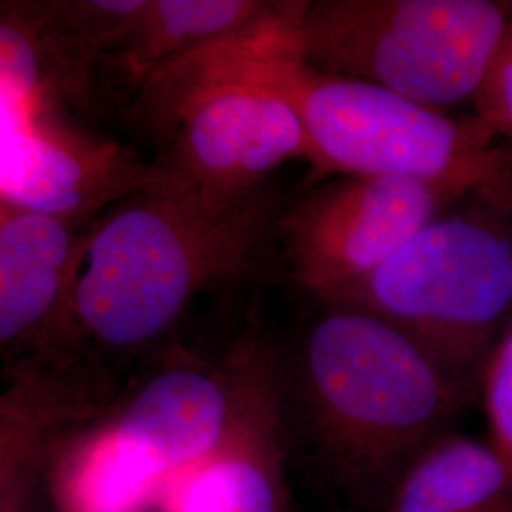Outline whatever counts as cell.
<instances>
[{
	"mask_svg": "<svg viewBox=\"0 0 512 512\" xmlns=\"http://www.w3.org/2000/svg\"><path fill=\"white\" fill-rule=\"evenodd\" d=\"M270 220L264 190L211 209L164 177L114 205L90 228L61 346L110 368L152 348L196 296L255 264Z\"/></svg>",
	"mask_w": 512,
	"mask_h": 512,
	"instance_id": "2",
	"label": "cell"
},
{
	"mask_svg": "<svg viewBox=\"0 0 512 512\" xmlns=\"http://www.w3.org/2000/svg\"><path fill=\"white\" fill-rule=\"evenodd\" d=\"M473 103L476 116L497 137L503 135L512 139V23L495 52L494 61Z\"/></svg>",
	"mask_w": 512,
	"mask_h": 512,
	"instance_id": "17",
	"label": "cell"
},
{
	"mask_svg": "<svg viewBox=\"0 0 512 512\" xmlns=\"http://www.w3.org/2000/svg\"><path fill=\"white\" fill-rule=\"evenodd\" d=\"M482 389L488 440L512 461V327L484 363Z\"/></svg>",
	"mask_w": 512,
	"mask_h": 512,
	"instance_id": "16",
	"label": "cell"
},
{
	"mask_svg": "<svg viewBox=\"0 0 512 512\" xmlns=\"http://www.w3.org/2000/svg\"><path fill=\"white\" fill-rule=\"evenodd\" d=\"M294 2L154 74L148 101L171 112L205 88L243 82L279 95L298 116L319 173L435 184L456 198H501L509 158L478 116L452 118L361 80L315 71L296 50Z\"/></svg>",
	"mask_w": 512,
	"mask_h": 512,
	"instance_id": "1",
	"label": "cell"
},
{
	"mask_svg": "<svg viewBox=\"0 0 512 512\" xmlns=\"http://www.w3.org/2000/svg\"><path fill=\"white\" fill-rule=\"evenodd\" d=\"M380 512H512V461L490 440L448 431L404 469Z\"/></svg>",
	"mask_w": 512,
	"mask_h": 512,
	"instance_id": "13",
	"label": "cell"
},
{
	"mask_svg": "<svg viewBox=\"0 0 512 512\" xmlns=\"http://www.w3.org/2000/svg\"><path fill=\"white\" fill-rule=\"evenodd\" d=\"M467 385L384 319L342 306L311 323L294 363L315 456L351 499L378 509L421 450L448 433Z\"/></svg>",
	"mask_w": 512,
	"mask_h": 512,
	"instance_id": "4",
	"label": "cell"
},
{
	"mask_svg": "<svg viewBox=\"0 0 512 512\" xmlns=\"http://www.w3.org/2000/svg\"><path fill=\"white\" fill-rule=\"evenodd\" d=\"M160 183L152 160L74 126L61 107L38 112L0 147V200L74 224H93Z\"/></svg>",
	"mask_w": 512,
	"mask_h": 512,
	"instance_id": "10",
	"label": "cell"
},
{
	"mask_svg": "<svg viewBox=\"0 0 512 512\" xmlns=\"http://www.w3.org/2000/svg\"><path fill=\"white\" fill-rule=\"evenodd\" d=\"M90 228L0 200V357L63 344Z\"/></svg>",
	"mask_w": 512,
	"mask_h": 512,
	"instance_id": "11",
	"label": "cell"
},
{
	"mask_svg": "<svg viewBox=\"0 0 512 512\" xmlns=\"http://www.w3.org/2000/svg\"><path fill=\"white\" fill-rule=\"evenodd\" d=\"M90 512H154L152 509H101V511Z\"/></svg>",
	"mask_w": 512,
	"mask_h": 512,
	"instance_id": "19",
	"label": "cell"
},
{
	"mask_svg": "<svg viewBox=\"0 0 512 512\" xmlns=\"http://www.w3.org/2000/svg\"><path fill=\"white\" fill-rule=\"evenodd\" d=\"M274 4L262 0H145L128 33L109 55L103 73L116 71L133 95L165 67L255 25Z\"/></svg>",
	"mask_w": 512,
	"mask_h": 512,
	"instance_id": "14",
	"label": "cell"
},
{
	"mask_svg": "<svg viewBox=\"0 0 512 512\" xmlns=\"http://www.w3.org/2000/svg\"><path fill=\"white\" fill-rule=\"evenodd\" d=\"M93 86L55 27L50 0H0V93L63 107L88 103Z\"/></svg>",
	"mask_w": 512,
	"mask_h": 512,
	"instance_id": "15",
	"label": "cell"
},
{
	"mask_svg": "<svg viewBox=\"0 0 512 512\" xmlns=\"http://www.w3.org/2000/svg\"><path fill=\"white\" fill-rule=\"evenodd\" d=\"M50 107H57V105L40 101V99H29V97L0 93V147L21 126H25L33 116H37L38 112L50 109Z\"/></svg>",
	"mask_w": 512,
	"mask_h": 512,
	"instance_id": "18",
	"label": "cell"
},
{
	"mask_svg": "<svg viewBox=\"0 0 512 512\" xmlns=\"http://www.w3.org/2000/svg\"><path fill=\"white\" fill-rule=\"evenodd\" d=\"M511 23L497 0H315L294 2L293 35L319 73L444 110L475 99Z\"/></svg>",
	"mask_w": 512,
	"mask_h": 512,
	"instance_id": "5",
	"label": "cell"
},
{
	"mask_svg": "<svg viewBox=\"0 0 512 512\" xmlns=\"http://www.w3.org/2000/svg\"><path fill=\"white\" fill-rule=\"evenodd\" d=\"M325 304L384 319L469 382L512 310V239L484 215H440Z\"/></svg>",
	"mask_w": 512,
	"mask_h": 512,
	"instance_id": "6",
	"label": "cell"
},
{
	"mask_svg": "<svg viewBox=\"0 0 512 512\" xmlns=\"http://www.w3.org/2000/svg\"><path fill=\"white\" fill-rule=\"evenodd\" d=\"M454 200L435 184L393 177L319 186L279 224L294 281L327 302L376 272Z\"/></svg>",
	"mask_w": 512,
	"mask_h": 512,
	"instance_id": "8",
	"label": "cell"
},
{
	"mask_svg": "<svg viewBox=\"0 0 512 512\" xmlns=\"http://www.w3.org/2000/svg\"><path fill=\"white\" fill-rule=\"evenodd\" d=\"M152 160L165 184L211 209H230L262 190L287 162L313 164L308 133L274 92L230 82L186 97L156 135Z\"/></svg>",
	"mask_w": 512,
	"mask_h": 512,
	"instance_id": "7",
	"label": "cell"
},
{
	"mask_svg": "<svg viewBox=\"0 0 512 512\" xmlns=\"http://www.w3.org/2000/svg\"><path fill=\"white\" fill-rule=\"evenodd\" d=\"M285 395L264 404L220 450L169 476L154 512H291Z\"/></svg>",
	"mask_w": 512,
	"mask_h": 512,
	"instance_id": "12",
	"label": "cell"
},
{
	"mask_svg": "<svg viewBox=\"0 0 512 512\" xmlns=\"http://www.w3.org/2000/svg\"><path fill=\"white\" fill-rule=\"evenodd\" d=\"M283 393L274 349L255 334L222 359L167 353L57 454L46 480L54 512L152 509L169 476L215 454Z\"/></svg>",
	"mask_w": 512,
	"mask_h": 512,
	"instance_id": "3",
	"label": "cell"
},
{
	"mask_svg": "<svg viewBox=\"0 0 512 512\" xmlns=\"http://www.w3.org/2000/svg\"><path fill=\"white\" fill-rule=\"evenodd\" d=\"M120 387L114 368L67 346L10 363L0 387V512H33L57 454Z\"/></svg>",
	"mask_w": 512,
	"mask_h": 512,
	"instance_id": "9",
	"label": "cell"
}]
</instances>
